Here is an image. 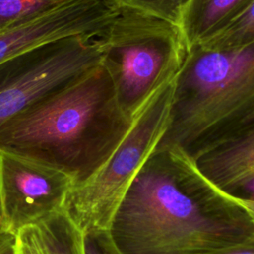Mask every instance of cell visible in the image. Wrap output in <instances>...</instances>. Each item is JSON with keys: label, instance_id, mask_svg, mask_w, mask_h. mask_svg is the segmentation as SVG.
Returning <instances> with one entry per match:
<instances>
[{"label": "cell", "instance_id": "1", "mask_svg": "<svg viewBox=\"0 0 254 254\" xmlns=\"http://www.w3.org/2000/svg\"><path fill=\"white\" fill-rule=\"evenodd\" d=\"M119 254H210L254 238L246 215L218 197L194 161L156 148L108 228Z\"/></svg>", "mask_w": 254, "mask_h": 254}, {"label": "cell", "instance_id": "2", "mask_svg": "<svg viewBox=\"0 0 254 254\" xmlns=\"http://www.w3.org/2000/svg\"><path fill=\"white\" fill-rule=\"evenodd\" d=\"M131 122L100 64L3 123L0 152L60 170L74 188L102 166Z\"/></svg>", "mask_w": 254, "mask_h": 254}, {"label": "cell", "instance_id": "3", "mask_svg": "<svg viewBox=\"0 0 254 254\" xmlns=\"http://www.w3.org/2000/svg\"><path fill=\"white\" fill-rule=\"evenodd\" d=\"M253 129L254 43L225 50L190 47L157 148H178L194 159Z\"/></svg>", "mask_w": 254, "mask_h": 254}, {"label": "cell", "instance_id": "4", "mask_svg": "<svg viewBox=\"0 0 254 254\" xmlns=\"http://www.w3.org/2000/svg\"><path fill=\"white\" fill-rule=\"evenodd\" d=\"M124 114L132 121L149 98L180 71L189 47L181 27L140 11L117 7L97 38Z\"/></svg>", "mask_w": 254, "mask_h": 254}, {"label": "cell", "instance_id": "5", "mask_svg": "<svg viewBox=\"0 0 254 254\" xmlns=\"http://www.w3.org/2000/svg\"><path fill=\"white\" fill-rule=\"evenodd\" d=\"M174 87L175 77L149 98L102 166L70 190L64 211L82 233L108 231L118 206L167 129Z\"/></svg>", "mask_w": 254, "mask_h": 254}, {"label": "cell", "instance_id": "6", "mask_svg": "<svg viewBox=\"0 0 254 254\" xmlns=\"http://www.w3.org/2000/svg\"><path fill=\"white\" fill-rule=\"evenodd\" d=\"M101 64L97 38L72 37L0 64V126Z\"/></svg>", "mask_w": 254, "mask_h": 254}, {"label": "cell", "instance_id": "7", "mask_svg": "<svg viewBox=\"0 0 254 254\" xmlns=\"http://www.w3.org/2000/svg\"><path fill=\"white\" fill-rule=\"evenodd\" d=\"M72 179L43 164L0 152V207L12 234L64 210Z\"/></svg>", "mask_w": 254, "mask_h": 254}, {"label": "cell", "instance_id": "8", "mask_svg": "<svg viewBox=\"0 0 254 254\" xmlns=\"http://www.w3.org/2000/svg\"><path fill=\"white\" fill-rule=\"evenodd\" d=\"M116 13L111 0H63L0 33V64L67 38H98Z\"/></svg>", "mask_w": 254, "mask_h": 254}, {"label": "cell", "instance_id": "9", "mask_svg": "<svg viewBox=\"0 0 254 254\" xmlns=\"http://www.w3.org/2000/svg\"><path fill=\"white\" fill-rule=\"evenodd\" d=\"M193 161L213 186L235 193L254 175V129L201 153Z\"/></svg>", "mask_w": 254, "mask_h": 254}, {"label": "cell", "instance_id": "10", "mask_svg": "<svg viewBox=\"0 0 254 254\" xmlns=\"http://www.w3.org/2000/svg\"><path fill=\"white\" fill-rule=\"evenodd\" d=\"M253 0H190L181 23L189 49L215 36L233 22Z\"/></svg>", "mask_w": 254, "mask_h": 254}, {"label": "cell", "instance_id": "11", "mask_svg": "<svg viewBox=\"0 0 254 254\" xmlns=\"http://www.w3.org/2000/svg\"><path fill=\"white\" fill-rule=\"evenodd\" d=\"M47 254H83L82 232L64 210L36 225Z\"/></svg>", "mask_w": 254, "mask_h": 254}, {"label": "cell", "instance_id": "12", "mask_svg": "<svg viewBox=\"0 0 254 254\" xmlns=\"http://www.w3.org/2000/svg\"><path fill=\"white\" fill-rule=\"evenodd\" d=\"M252 43H254V0L226 28L198 45L207 49L225 50Z\"/></svg>", "mask_w": 254, "mask_h": 254}, {"label": "cell", "instance_id": "13", "mask_svg": "<svg viewBox=\"0 0 254 254\" xmlns=\"http://www.w3.org/2000/svg\"><path fill=\"white\" fill-rule=\"evenodd\" d=\"M116 7H126L181 26L190 0H111Z\"/></svg>", "mask_w": 254, "mask_h": 254}, {"label": "cell", "instance_id": "14", "mask_svg": "<svg viewBox=\"0 0 254 254\" xmlns=\"http://www.w3.org/2000/svg\"><path fill=\"white\" fill-rule=\"evenodd\" d=\"M63 0H0V33Z\"/></svg>", "mask_w": 254, "mask_h": 254}, {"label": "cell", "instance_id": "15", "mask_svg": "<svg viewBox=\"0 0 254 254\" xmlns=\"http://www.w3.org/2000/svg\"><path fill=\"white\" fill-rule=\"evenodd\" d=\"M83 254H119L114 247L108 231H89L82 233Z\"/></svg>", "mask_w": 254, "mask_h": 254}, {"label": "cell", "instance_id": "16", "mask_svg": "<svg viewBox=\"0 0 254 254\" xmlns=\"http://www.w3.org/2000/svg\"><path fill=\"white\" fill-rule=\"evenodd\" d=\"M16 254H47L36 225L24 227L17 233Z\"/></svg>", "mask_w": 254, "mask_h": 254}, {"label": "cell", "instance_id": "17", "mask_svg": "<svg viewBox=\"0 0 254 254\" xmlns=\"http://www.w3.org/2000/svg\"><path fill=\"white\" fill-rule=\"evenodd\" d=\"M204 179H205V182H206L208 188L218 197H220L222 200L226 201L227 203L233 205L234 207L238 208L239 210H241L246 215V217L249 219V221L251 222V225L254 229V198L243 197V196H239V195H236V194L228 193V192L216 188L215 186H213L205 177H204Z\"/></svg>", "mask_w": 254, "mask_h": 254}, {"label": "cell", "instance_id": "18", "mask_svg": "<svg viewBox=\"0 0 254 254\" xmlns=\"http://www.w3.org/2000/svg\"><path fill=\"white\" fill-rule=\"evenodd\" d=\"M210 254H254V238L236 245L219 249Z\"/></svg>", "mask_w": 254, "mask_h": 254}, {"label": "cell", "instance_id": "19", "mask_svg": "<svg viewBox=\"0 0 254 254\" xmlns=\"http://www.w3.org/2000/svg\"><path fill=\"white\" fill-rule=\"evenodd\" d=\"M17 253V235L7 231L0 232V254Z\"/></svg>", "mask_w": 254, "mask_h": 254}, {"label": "cell", "instance_id": "20", "mask_svg": "<svg viewBox=\"0 0 254 254\" xmlns=\"http://www.w3.org/2000/svg\"><path fill=\"white\" fill-rule=\"evenodd\" d=\"M5 231L4 230V225H3V218H2V212H1V207H0V232Z\"/></svg>", "mask_w": 254, "mask_h": 254}]
</instances>
